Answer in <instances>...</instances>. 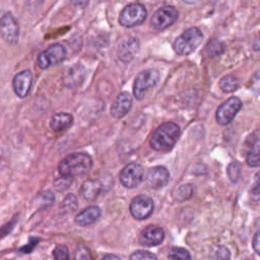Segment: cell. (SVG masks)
<instances>
[{
    "label": "cell",
    "mask_w": 260,
    "mask_h": 260,
    "mask_svg": "<svg viewBox=\"0 0 260 260\" xmlns=\"http://www.w3.org/2000/svg\"><path fill=\"white\" fill-rule=\"evenodd\" d=\"M143 167L137 162L128 164L120 173V181L127 188L137 187L143 179Z\"/></svg>",
    "instance_id": "30bf717a"
},
{
    "label": "cell",
    "mask_w": 260,
    "mask_h": 260,
    "mask_svg": "<svg viewBox=\"0 0 260 260\" xmlns=\"http://www.w3.org/2000/svg\"><path fill=\"white\" fill-rule=\"evenodd\" d=\"M104 190V184L100 179L86 180L81 186V193L83 197L88 200H94Z\"/></svg>",
    "instance_id": "d6986e66"
},
{
    "label": "cell",
    "mask_w": 260,
    "mask_h": 260,
    "mask_svg": "<svg viewBox=\"0 0 260 260\" xmlns=\"http://www.w3.org/2000/svg\"><path fill=\"white\" fill-rule=\"evenodd\" d=\"M252 47H253L254 50H257V51L260 50V34H259V35L255 38V40L253 41Z\"/></svg>",
    "instance_id": "836d02e7"
},
{
    "label": "cell",
    "mask_w": 260,
    "mask_h": 260,
    "mask_svg": "<svg viewBox=\"0 0 260 260\" xmlns=\"http://www.w3.org/2000/svg\"><path fill=\"white\" fill-rule=\"evenodd\" d=\"M73 123V117L68 113H57L51 119V128L56 132H62L68 129Z\"/></svg>",
    "instance_id": "44dd1931"
},
{
    "label": "cell",
    "mask_w": 260,
    "mask_h": 260,
    "mask_svg": "<svg viewBox=\"0 0 260 260\" xmlns=\"http://www.w3.org/2000/svg\"><path fill=\"white\" fill-rule=\"evenodd\" d=\"M74 260H93V257L88 248L85 245L80 244L76 249Z\"/></svg>",
    "instance_id": "4316f807"
},
{
    "label": "cell",
    "mask_w": 260,
    "mask_h": 260,
    "mask_svg": "<svg viewBox=\"0 0 260 260\" xmlns=\"http://www.w3.org/2000/svg\"><path fill=\"white\" fill-rule=\"evenodd\" d=\"M32 75L29 70H24L17 73L12 81L13 89L19 98H25L31 87Z\"/></svg>",
    "instance_id": "5bb4252c"
},
{
    "label": "cell",
    "mask_w": 260,
    "mask_h": 260,
    "mask_svg": "<svg viewBox=\"0 0 260 260\" xmlns=\"http://www.w3.org/2000/svg\"><path fill=\"white\" fill-rule=\"evenodd\" d=\"M178 17L177 9L172 5H167L158 8L151 16L150 23L153 28L162 30L172 25Z\"/></svg>",
    "instance_id": "52a82bcc"
},
{
    "label": "cell",
    "mask_w": 260,
    "mask_h": 260,
    "mask_svg": "<svg viewBox=\"0 0 260 260\" xmlns=\"http://www.w3.org/2000/svg\"><path fill=\"white\" fill-rule=\"evenodd\" d=\"M241 174V165L238 161H233L228 167V176L232 182H237Z\"/></svg>",
    "instance_id": "83f0119b"
},
{
    "label": "cell",
    "mask_w": 260,
    "mask_h": 260,
    "mask_svg": "<svg viewBox=\"0 0 260 260\" xmlns=\"http://www.w3.org/2000/svg\"><path fill=\"white\" fill-rule=\"evenodd\" d=\"M159 79V72L154 68H148L141 71L135 78L133 93L137 100L144 98L145 93L156 85Z\"/></svg>",
    "instance_id": "277c9868"
},
{
    "label": "cell",
    "mask_w": 260,
    "mask_h": 260,
    "mask_svg": "<svg viewBox=\"0 0 260 260\" xmlns=\"http://www.w3.org/2000/svg\"><path fill=\"white\" fill-rule=\"evenodd\" d=\"M72 178L70 177H65V176H60L58 178L55 179L54 181V188L59 191V192H62V191H65L67 190L71 183H72Z\"/></svg>",
    "instance_id": "484cf974"
},
{
    "label": "cell",
    "mask_w": 260,
    "mask_h": 260,
    "mask_svg": "<svg viewBox=\"0 0 260 260\" xmlns=\"http://www.w3.org/2000/svg\"><path fill=\"white\" fill-rule=\"evenodd\" d=\"M153 200L147 195H138L130 203V212L136 219H145L153 211Z\"/></svg>",
    "instance_id": "8fae6325"
},
{
    "label": "cell",
    "mask_w": 260,
    "mask_h": 260,
    "mask_svg": "<svg viewBox=\"0 0 260 260\" xmlns=\"http://www.w3.org/2000/svg\"><path fill=\"white\" fill-rule=\"evenodd\" d=\"M181 134L180 127L173 122L160 124L150 138V146L156 151H166L172 148Z\"/></svg>",
    "instance_id": "7a4b0ae2"
},
{
    "label": "cell",
    "mask_w": 260,
    "mask_h": 260,
    "mask_svg": "<svg viewBox=\"0 0 260 260\" xmlns=\"http://www.w3.org/2000/svg\"><path fill=\"white\" fill-rule=\"evenodd\" d=\"M54 258L55 260H69L70 259V254L67 246L65 245H58L54 249Z\"/></svg>",
    "instance_id": "f546056e"
},
{
    "label": "cell",
    "mask_w": 260,
    "mask_h": 260,
    "mask_svg": "<svg viewBox=\"0 0 260 260\" xmlns=\"http://www.w3.org/2000/svg\"><path fill=\"white\" fill-rule=\"evenodd\" d=\"M101 213L102 211L99 206H95V205L89 206L75 216V222L76 224L81 226L89 225L99 219V217L101 216Z\"/></svg>",
    "instance_id": "ffe728a7"
},
{
    "label": "cell",
    "mask_w": 260,
    "mask_h": 260,
    "mask_svg": "<svg viewBox=\"0 0 260 260\" xmlns=\"http://www.w3.org/2000/svg\"><path fill=\"white\" fill-rule=\"evenodd\" d=\"M66 56V50L61 44H53L38 56V65L41 69H47L52 65L61 63Z\"/></svg>",
    "instance_id": "8992f818"
},
{
    "label": "cell",
    "mask_w": 260,
    "mask_h": 260,
    "mask_svg": "<svg viewBox=\"0 0 260 260\" xmlns=\"http://www.w3.org/2000/svg\"><path fill=\"white\" fill-rule=\"evenodd\" d=\"M169 171L161 166H157L149 171L147 175V184L152 189H160L169 183Z\"/></svg>",
    "instance_id": "9a60e30c"
},
{
    "label": "cell",
    "mask_w": 260,
    "mask_h": 260,
    "mask_svg": "<svg viewBox=\"0 0 260 260\" xmlns=\"http://www.w3.org/2000/svg\"><path fill=\"white\" fill-rule=\"evenodd\" d=\"M147 15L146 8L140 3H131L124 7L122 10L119 22L123 26L131 27L142 23Z\"/></svg>",
    "instance_id": "5b68a950"
},
{
    "label": "cell",
    "mask_w": 260,
    "mask_h": 260,
    "mask_svg": "<svg viewBox=\"0 0 260 260\" xmlns=\"http://www.w3.org/2000/svg\"><path fill=\"white\" fill-rule=\"evenodd\" d=\"M250 196L254 201H260V171L255 175L254 183L250 189Z\"/></svg>",
    "instance_id": "f1b7e54d"
},
{
    "label": "cell",
    "mask_w": 260,
    "mask_h": 260,
    "mask_svg": "<svg viewBox=\"0 0 260 260\" xmlns=\"http://www.w3.org/2000/svg\"><path fill=\"white\" fill-rule=\"evenodd\" d=\"M246 160L250 167L260 166V129L255 130L247 138Z\"/></svg>",
    "instance_id": "7c38bea8"
},
{
    "label": "cell",
    "mask_w": 260,
    "mask_h": 260,
    "mask_svg": "<svg viewBox=\"0 0 260 260\" xmlns=\"http://www.w3.org/2000/svg\"><path fill=\"white\" fill-rule=\"evenodd\" d=\"M0 35L9 44H15L18 40L19 25L14 16L9 12L4 13L0 17Z\"/></svg>",
    "instance_id": "9c48e42d"
},
{
    "label": "cell",
    "mask_w": 260,
    "mask_h": 260,
    "mask_svg": "<svg viewBox=\"0 0 260 260\" xmlns=\"http://www.w3.org/2000/svg\"><path fill=\"white\" fill-rule=\"evenodd\" d=\"M203 35L198 27H190L182 32L174 43V50L178 55H188L200 45Z\"/></svg>",
    "instance_id": "3957f363"
},
{
    "label": "cell",
    "mask_w": 260,
    "mask_h": 260,
    "mask_svg": "<svg viewBox=\"0 0 260 260\" xmlns=\"http://www.w3.org/2000/svg\"><path fill=\"white\" fill-rule=\"evenodd\" d=\"M165 232L160 226L148 225L139 236V242L146 247H153L160 244L164 241Z\"/></svg>",
    "instance_id": "4fadbf2b"
},
{
    "label": "cell",
    "mask_w": 260,
    "mask_h": 260,
    "mask_svg": "<svg viewBox=\"0 0 260 260\" xmlns=\"http://www.w3.org/2000/svg\"><path fill=\"white\" fill-rule=\"evenodd\" d=\"M253 248L260 255V230L255 234L253 238Z\"/></svg>",
    "instance_id": "d6a6232c"
},
{
    "label": "cell",
    "mask_w": 260,
    "mask_h": 260,
    "mask_svg": "<svg viewBox=\"0 0 260 260\" xmlns=\"http://www.w3.org/2000/svg\"><path fill=\"white\" fill-rule=\"evenodd\" d=\"M139 48L138 41L134 38H129L127 40H124L118 49V55L119 58L123 62H129L133 59V57L136 55Z\"/></svg>",
    "instance_id": "e0dca14e"
},
{
    "label": "cell",
    "mask_w": 260,
    "mask_h": 260,
    "mask_svg": "<svg viewBox=\"0 0 260 260\" xmlns=\"http://www.w3.org/2000/svg\"><path fill=\"white\" fill-rule=\"evenodd\" d=\"M130 260H157V258L148 251L137 250L131 254Z\"/></svg>",
    "instance_id": "4dcf8cb0"
},
{
    "label": "cell",
    "mask_w": 260,
    "mask_h": 260,
    "mask_svg": "<svg viewBox=\"0 0 260 260\" xmlns=\"http://www.w3.org/2000/svg\"><path fill=\"white\" fill-rule=\"evenodd\" d=\"M242 108V102L237 96H232L222 103L215 114V119L220 125H228L235 118L237 113Z\"/></svg>",
    "instance_id": "ba28073f"
},
{
    "label": "cell",
    "mask_w": 260,
    "mask_h": 260,
    "mask_svg": "<svg viewBox=\"0 0 260 260\" xmlns=\"http://www.w3.org/2000/svg\"><path fill=\"white\" fill-rule=\"evenodd\" d=\"M240 85L239 79L234 75H225L219 81V87L224 92L235 91Z\"/></svg>",
    "instance_id": "7402d4cb"
},
{
    "label": "cell",
    "mask_w": 260,
    "mask_h": 260,
    "mask_svg": "<svg viewBox=\"0 0 260 260\" xmlns=\"http://www.w3.org/2000/svg\"><path fill=\"white\" fill-rule=\"evenodd\" d=\"M77 206H78V201H77L76 196L74 194H68L62 202L61 211H63L65 213L72 212V211L76 210Z\"/></svg>",
    "instance_id": "cb8c5ba5"
},
{
    "label": "cell",
    "mask_w": 260,
    "mask_h": 260,
    "mask_svg": "<svg viewBox=\"0 0 260 260\" xmlns=\"http://www.w3.org/2000/svg\"><path fill=\"white\" fill-rule=\"evenodd\" d=\"M85 71L80 65H74L63 73V83L68 87H74L80 84L84 78Z\"/></svg>",
    "instance_id": "ac0fdd59"
},
{
    "label": "cell",
    "mask_w": 260,
    "mask_h": 260,
    "mask_svg": "<svg viewBox=\"0 0 260 260\" xmlns=\"http://www.w3.org/2000/svg\"><path fill=\"white\" fill-rule=\"evenodd\" d=\"M92 168V159L86 153H72L67 155L59 164L58 170L60 176L65 177H79L87 174Z\"/></svg>",
    "instance_id": "6da1fadb"
},
{
    "label": "cell",
    "mask_w": 260,
    "mask_h": 260,
    "mask_svg": "<svg viewBox=\"0 0 260 260\" xmlns=\"http://www.w3.org/2000/svg\"><path fill=\"white\" fill-rule=\"evenodd\" d=\"M195 187L191 184H185L180 186L175 192H174V197L178 201H184L192 197L194 194Z\"/></svg>",
    "instance_id": "603a6c76"
},
{
    "label": "cell",
    "mask_w": 260,
    "mask_h": 260,
    "mask_svg": "<svg viewBox=\"0 0 260 260\" xmlns=\"http://www.w3.org/2000/svg\"><path fill=\"white\" fill-rule=\"evenodd\" d=\"M132 98L128 92H121L114 101L111 107V114L114 118L120 119L124 117L131 109Z\"/></svg>",
    "instance_id": "2e32d148"
},
{
    "label": "cell",
    "mask_w": 260,
    "mask_h": 260,
    "mask_svg": "<svg viewBox=\"0 0 260 260\" xmlns=\"http://www.w3.org/2000/svg\"><path fill=\"white\" fill-rule=\"evenodd\" d=\"M73 4H75V5H86L87 2L86 1L85 2H73Z\"/></svg>",
    "instance_id": "d590c367"
},
{
    "label": "cell",
    "mask_w": 260,
    "mask_h": 260,
    "mask_svg": "<svg viewBox=\"0 0 260 260\" xmlns=\"http://www.w3.org/2000/svg\"><path fill=\"white\" fill-rule=\"evenodd\" d=\"M168 256L171 260H191L190 253L184 248H171Z\"/></svg>",
    "instance_id": "d4e9b609"
},
{
    "label": "cell",
    "mask_w": 260,
    "mask_h": 260,
    "mask_svg": "<svg viewBox=\"0 0 260 260\" xmlns=\"http://www.w3.org/2000/svg\"><path fill=\"white\" fill-rule=\"evenodd\" d=\"M231 254L230 251L224 246H219L215 251V256L213 260H230Z\"/></svg>",
    "instance_id": "1f68e13d"
},
{
    "label": "cell",
    "mask_w": 260,
    "mask_h": 260,
    "mask_svg": "<svg viewBox=\"0 0 260 260\" xmlns=\"http://www.w3.org/2000/svg\"><path fill=\"white\" fill-rule=\"evenodd\" d=\"M103 260H121V259L115 255H107L103 258Z\"/></svg>",
    "instance_id": "e575fe53"
}]
</instances>
